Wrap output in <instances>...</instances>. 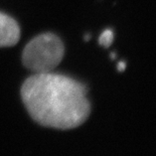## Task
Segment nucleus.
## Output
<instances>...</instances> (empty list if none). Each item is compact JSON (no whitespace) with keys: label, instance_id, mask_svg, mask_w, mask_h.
Instances as JSON below:
<instances>
[{"label":"nucleus","instance_id":"f257e3e1","mask_svg":"<svg viewBox=\"0 0 156 156\" xmlns=\"http://www.w3.org/2000/svg\"><path fill=\"white\" fill-rule=\"evenodd\" d=\"M21 98L31 118L45 127L76 128L87 120L91 112L85 86L52 72L29 77L21 87Z\"/></svg>","mask_w":156,"mask_h":156},{"label":"nucleus","instance_id":"f03ea898","mask_svg":"<svg viewBox=\"0 0 156 156\" xmlns=\"http://www.w3.org/2000/svg\"><path fill=\"white\" fill-rule=\"evenodd\" d=\"M64 44L54 34H42L31 39L23 49L22 62L35 74L48 73L64 58Z\"/></svg>","mask_w":156,"mask_h":156},{"label":"nucleus","instance_id":"7ed1b4c3","mask_svg":"<svg viewBox=\"0 0 156 156\" xmlns=\"http://www.w3.org/2000/svg\"><path fill=\"white\" fill-rule=\"evenodd\" d=\"M20 37L18 24L10 16L0 12V48L16 44Z\"/></svg>","mask_w":156,"mask_h":156},{"label":"nucleus","instance_id":"20e7f679","mask_svg":"<svg viewBox=\"0 0 156 156\" xmlns=\"http://www.w3.org/2000/svg\"><path fill=\"white\" fill-rule=\"evenodd\" d=\"M113 39H114V32H113V30L112 29H106L100 35L99 42H100L101 45L105 46V48H108L113 42Z\"/></svg>","mask_w":156,"mask_h":156},{"label":"nucleus","instance_id":"39448f33","mask_svg":"<svg viewBox=\"0 0 156 156\" xmlns=\"http://www.w3.org/2000/svg\"><path fill=\"white\" fill-rule=\"evenodd\" d=\"M126 69V64L124 62H118V69L120 72H123Z\"/></svg>","mask_w":156,"mask_h":156}]
</instances>
